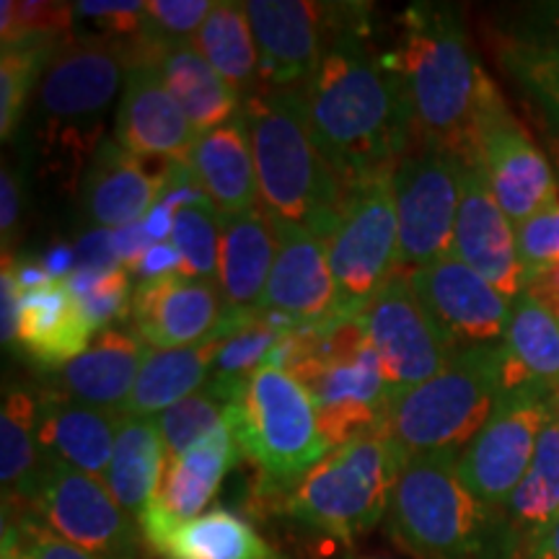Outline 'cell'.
<instances>
[{"instance_id":"obj_1","label":"cell","mask_w":559,"mask_h":559,"mask_svg":"<svg viewBox=\"0 0 559 559\" xmlns=\"http://www.w3.org/2000/svg\"><path fill=\"white\" fill-rule=\"evenodd\" d=\"M300 91L313 143L345 190L394 171L415 148L400 75L370 50L368 34L334 41Z\"/></svg>"},{"instance_id":"obj_2","label":"cell","mask_w":559,"mask_h":559,"mask_svg":"<svg viewBox=\"0 0 559 559\" xmlns=\"http://www.w3.org/2000/svg\"><path fill=\"white\" fill-rule=\"evenodd\" d=\"M383 62L400 75L415 148L477 160V120L489 75L481 70L461 13L449 3H412L402 37Z\"/></svg>"},{"instance_id":"obj_3","label":"cell","mask_w":559,"mask_h":559,"mask_svg":"<svg viewBox=\"0 0 559 559\" xmlns=\"http://www.w3.org/2000/svg\"><path fill=\"white\" fill-rule=\"evenodd\" d=\"M260 202L272 218L330 239L345 187L313 143L300 88H260L241 104Z\"/></svg>"},{"instance_id":"obj_4","label":"cell","mask_w":559,"mask_h":559,"mask_svg":"<svg viewBox=\"0 0 559 559\" xmlns=\"http://www.w3.org/2000/svg\"><path fill=\"white\" fill-rule=\"evenodd\" d=\"M386 521L391 539L415 559H513L506 513L474 498L459 456L404 461Z\"/></svg>"},{"instance_id":"obj_5","label":"cell","mask_w":559,"mask_h":559,"mask_svg":"<svg viewBox=\"0 0 559 559\" xmlns=\"http://www.w3.org/2000/svg\"><path fill=\"white\" fill-rule=\"evenodd\" d=\"M128 41L70 34L55 47L37 86L41 156L52 171L83 177L102 145V122L124 86Z\"/></svg>"},{"instance_id":"obj_6","label":"cell","mask_w":559,"mask_h":559,"mask_svg":"<svg viewBox=\"0 0 559 559\" xmlns=\"http://www.w3.org/2000/svg\"><path fill=\"white\" fill-rule=\"evenodd\" d=\"M506 394L502 345L466 347L436 379L404 391L383 419L402 459L461 456Z\"/></svg>"},{"instance_id":"obj_7","label":"cell","mask_w":559,"mask_h":559,"mask_svg":"<svg viewBox=\"0 0 559 559\" xmlns=\"http://www.w3.org/2000/svg\"><path fill=\"white\" fill-rule=\"evenodd\" d=\"M402 466V453L379 425L326 453L293 487L283 510L306 528L353 542L389 513Z\"/></svg>"},{"instance_id":"obj_8","label":"cell","mask_w":559,"mask_h":559,"mask_svg":"<svg viewBox=\"0 0 559 559\" xmlns=\"http://www.w3.org/2000/svg\"><path fill=\"white\" fill-rule=\"evenodd\" d=\"M241 453L260 469V495H283L332 451L319 428L309 391L285 373L262 366L249 376L241 400L230 404Z\"/></svg>"},{"instance_id":"obj_9","label":"cell","mask_w":559,"mask_h":559,"mask_svg":"<svg viewBox=\"0 0 559 559\" xmlns=\"http://www.w3.org/2000/svg\"><path fill=\"white\" fill-rule=\"evenodd\" d=\"M326 251L337 285V319H358L368 300L402 272L394 171L345 190Z\"/></svg>"},{"instance_id":"obj_10","label":"cell","mask_w":559,"mask_h":559,"mask_svg":"<svg viewBox=\"0 0 559 559\" xmlns=\"http://www.w3.org/2000/svg\"><path fill=\"white\" fill-rule=\"evenodd\" d=\"M368 3L251 0L260 88H304L326 50L345 34H368Z\"/></svg>"},{"instance_id":"obj_11","label":"cell","mask_w":559,"mask_h":559,"mask_svg":"<svg viewBox=\"0 0 559 559\" xmlns=\"http://www.w3.org/2000/svg\"><path fill=\"white\" fill-rule=\"evenodd\" d=\"M11 521H34L58 539L104 559H140V536L128 510L102 479L60 461L45 459L29 506Z\"/></svg>"},{"instance_id":"obj_12","label":"cell","mask_w":559,"mask_h":559,"mask_svg":"<svg viewBox=\"0 0 559 559\" xmlns=\"http://www.w3.org/2000/svg\"><path fill=\"white\" fill-rule=\"evenodd\" d=\"M559 391L539 383L508 389L487 425L459 456V474L474 498L502 510L526 477Z\"/></svg>"},{"instance_id":"obj_13","label":"cell","mask_w":559,"mask_h":559,"mask_svg":"<svg viewBox=\"0 0 559 559\" xmlns=\"http://www.w3.org/2000/svg\"><path fill=\"white\" fill-rule=\"evenodd\" d=\"M474 164L515 226L559 200L555 164L508 109L506 96L492 79L481 96Z\"/></svg>"},{"instance_id":"obj_14","label":"cell","mask_w":559,"mask_h":559,"mask_svg":"<svg viewBox=\"0 0 559 559\" xmlns=\"http://www.w3.org/2000/svg\"><path fill=\"white\" fill-rule=\"evenodd\" d=\"M466 164L451 153L412 148L394 169L400 270L415 272L453 251Z\"/></svg>"},{"instance_id":"obj_15","label":"cell","mask_w":559,"mask_h":559,"mask_svg":"<svg viewBox=\"0 0 559 559\" xmlns=\"http://www.w3.org/2000/svg\"><path fill=\"white\" fill-rule=\"evenodd\" d=\"M358 321L379 353L391 402L404 391L423 386L459 353L419 304L407 272H400L368 300Z\"/></svg>"},{"instance_id":"obj_16","label":"cell","mask_w":559,"mask_h":559,"mask_svg":"<svg viewBox=\"0 0 559 559\" xmlns=\"http://www.w3.org/2000/svg\"><path fill=\"white\" fill-rule=\"evenodd\" d=\"M419 304L456 349L502 345L513 300L459 257L409 272Z\"/></svg>"},{"instance_id":"obj_17","label":"cell","mask_w":559,"mask_h":559,"mask_svg":"<svg viewBox=\"0 0 559 559\" xmlns=\"http://www.w3.org/2000/svg\"><path fill=\"white\" fill-rule=\"evenodd\" d=\"M198 138L153 60L128 41V73L115 117L117 143L138 158L190 160Z\"/></svg>"},{"instance_id":"obj_18","label":"cell","mask_w":559,"mask_h":559,"mask_svg":"<svg viewBox=\"0 0 559 559\" xmlns=\"http://www.w3.org/2000/svg\"><path fill=\"white\" fill-rule=\"evenodd\" d=\"M317 407L319 428L332 451L360 432L383 425L391 407V391L376 347H360L353 358L311 368L296 379Z\"/></svg>"},{"instance_id":"obj_19","label":"cell","mask_w":559,"mask_h":559,"mask_svg":"<svg viewBox=\"0 0 559 559\" xmlns=\"http://www.w3.org/2000/svg\"><path fill=\"white\" fill-rule=\"evenodd\" d=\"M272 223L277 234V254L260 309L283 313L296 324L342 321L337 319V285L330 270L326 236L296 223L277 218Z\"/></svg>"},{"instance_id":"obj_20","label":"cell","mask_w":559,"mask_h":559,"mask_svg":"<svg viewBox=\"0 0 559 559\" xmlns=\"http://www.w3.org/2000/svg\"><path fill=\"white\" fill-rule=\"evenodd\" d=\"M241 456L228 407V415L218 428L198 440L187 453L169 459L156 498L138 519L143 539H156L164 531L202 515V510L210 506L226 474L239 464Z\"/></svg>"},{"instance_id":"obj_21","label":"cell","mask_w":559,"mask_h":559,"mask_svg":"<svg viewBox=\"0 0 559 559\" xmlns=\"http://www.w3.org/2000/svg\"><path fill=\"white\" fill-rule=\"evenodd\" d=\"M453 257L477 270L506 298L523 293V267L519 257L515 223L495 200L477 164H466L461 177V202L453 230Z\"/></svg>"},{"instance_id":"obj_22","label":"cell","mask_w":559,"mask_h":559,"mask_svg":"<svg viewBox=\"0 0 559 559\" xmlns=\"http://www.w3.org/2000/svg\"><path fill=\"white\" fill-rule=\"evenodd\" d=\"M223 313L218 283L169 275L135 285L130 326L151 349H179L213 337Z\"/></svg>"},{"instance_id":"obj_23","label":"cell","mask_w":559,"mask_h":559,"mask_svg":"<svg viewBox=\"0 0 559 559\" xmlns=\"http://www.w3.org/2000/svg\"><path fill=\"white\" fill-rule=\"evenodd\" d=\"M171 160L138 158L117 140L104 138L81 177L83 210L96 228L140 223L164 192Z\"/></svg>"},{"instance_id":"obj_24","label":"cell","mask_w":559,"mask_h":559,"mask_svg":"<svg viewBox=\"0 0 559 559\" xmlns=\"http://www.w3.org/2000/svg\"><path fill=\"white\" fill-rule=\"evenodd\" d=\"M122 415L88 407L47 386L39 394L37 438L41 456L104 479L115 453Z\"/></svg>"},{"instance_id":"obj_25","label":"cell","mask_w":559,"mask_h":559,"mask_svg":"<svg viewBox=\"0 0 559 559\" xmlns=\"http://www.w3.org/2000/svg\"><path fill=\"white\" fill-rule=\"evenodd\" d=\"M148 353L151 347L138 334L107 330L91 342L86 353L60 370L50 389L88 407L124 415Z\"/></svg>"},{"instance_id":"obj_26","label":"cell","mask_w":559,"mask_h":559,"mask_svg":"<svg viewBox=\"0 0 559 559\" xmlns=\"http://www.w3.org/2000/svg\"><path fill=\"white\" fill-rule=\"evenodd\" d=\"M94 326L66 280L21 296L19 347L41 370H62L91 347Z\"/></svg>"},{"instance_id":"obj_27","label":"cell","mask_w":559,"mask_h":559,"mask_svg":"<svg viewBox=\"0 0 559 559\" xmlns=\"http://www.w3.org/2000/svg\"><path fill=\"white\" fill-rule=\"evenodd\" d=\"M190 169L210 205L221 215H241L262 207L243 115L202 132L190 153Z\"/></svg>"},{"instance_id":"obj_28","label":"cell","mask_w":559,"mask_h":559,"mask_svg":"<svg viewBox=\"0 0 559 559\" xmlns=\"http://www.w3.org/2000/svg\"><path fill=\"white\" fill-rule=\"evenodd\" d=\"M275 254L277 234L267 210L223 215L218 290L226 309H260Z\"/></svg>"},{"instance_id":"obj_29","label":"cell","mask_w":559,"mask_h":559,"mask_svg":"<svg viewBox=\"0 0 559 559\" xmlns=\"http://www.w3.org/2000/svg\"><path fill=\"white\" fill-rule=\"evenodd\" d=\"M135 45L153 60L164 79L169 94L190 117L192 128L202 132L221 128L241 115V99L234 88L215 73V68L202 58L194 45H164L148 47L143 41Z\"/></svg>"},{"instance_id":"obj_30","label":"cell","mask_w":559,"mask_h":559,"mask_svg":"<svg viewBox=\"0 0 559 559\" xmlns=\"http://www.w3.org/2000/svg\"><path fill=\"white\" fill-rule=\"evenodd\" d=\"M169 453L156 417L122 415L104 485L130 515H143L164 481Z\"/></svg>"},{"instance_id":"obj_31","label":"cell","mask_w":559,"mask_h":559,"mask_svg":"<svg viewBox=\"0 0 559 559\" xmlns=\"http://www.w3.org/2000/svg\"><path fill=\"white\" fill-rule=\"evenodd\" d=\"M39 396L29 389L5 391L0 409V485H3V519L21 515L29 506L34 487L45 466L39 438Z\"/></svg>"},{"instance_id":"obj_32","label":"cell","mask_w":559,"mask_h":559,"mask_svg":"<svg viewBox=\"0 0 559 559\" xmlns=\"http://www.w3.org/2000/svg\"><path fill=\"white\" fill-rule=\"evenodd\" d=\"M508 521L513 555L539 542L559 521V394L544 425L534 461L526 477L515 487L513 498L502 508Z\"/></svg>"},{"instance_id":"obj_33","label":"cell","mask_w":559,"mask_h":559,"mask_svg":"<svg viewBox=\"0 0 559 559\" xmlns=\"http://www.w3.org/2000/svg\"><path fill=\"white\" fill-rule=\"evenodd\" d=\"M221 337H213L192 347L151 349L140 370L135 391H132L124 415L156 417L174 404L190 400L213 376V362L218 355Z\"/></svg>"},{"instance_id":"obj_34","label":"cell","mask_w":559,"mask_h":559,"mask_svg":"<svg viewBox=\"0 0 559 559\" xmlns=\"http://www.w3.org/2000/svg\"><path fill=\"white\" fill-rule=\"evenodd\" d=\"M502 353L506 391L523 383L559 391V319L528 293L513 298Z\"/></svg>"},{"instance_id":"obj_35","label":"cell","mask_w":559,"mask_h":559,"mask_svg":"<svg viewBox=\"0 0 559 559\" xmlns=\"http://www.w3.org/2000/svg\"><path fill=\"white\" fill-rule=\"evenodd\" d=\"M148 547L164 559H280L251 523L226 508L164 531Z\"/></svg>"},{"instance_id":"obj_36","label":"cell","mask_w":559,"mask_h":559,"mask_svg":"<svg viewBox=\"0 0 559 559\" xmlns=\"http://www.w3.org/2000/svg\"><path fill=\"white\" fill-rule=\"evenodd\" d=\"M194 47L241 102L260 91V55L251 34L247 3H213V11L194 37Z\"/></svg>"},{"instance_id":"obj_37","label":"cell","mask_w":559,"mask_h":559,"mask_svg":"<svg viewBox=\"0 0 559 559\" xmlns=\"http://www.w3.org/2000/svg\"><path fill=\"white\" fill-rule=\"evenodd\" d=\"M62 41V39H60ZM58 41H21L5 45L0 52V138L9 140L16 132L34 86L50 62Z\"/></svg>"},{"instance_id":"obj_38","label":"cell","mask_w":559,"mask_h":559,"mask_svg":"<svg viewBox=\"0 0 559 559\" xmlns=\"http://www.w3.org/2000/svg\"><path fill=\"white\" fill-rule=\"evenodd\" d=\"M498 58L523 94L547 115L551 128L559 130V50L502 37Z\"/></svg>"},{"instance_id":"obj_39","label":"cell","mask_w":559,"mask_h":559,"mask_svg":"<svg viewBox=\"0 0 559 559\" xmlns=\"http://www.w3.org/2000/svg\"><path fill=\"white\" fill-rule=\"evenodd\" d=\"M171 243L181 257L179 275L218 283L221 215L213 205L185 207L174 221Z\"/></svg>"},{"instance_id":"obj_40","label":"cell","mask_w":559,"mask_h":559,"mask_svg":"<svg viewBox=\"0 0 559 559\" xmlns=\"http://www.w3.org/2000/svg\"><path fill=\"white\" fill-rule=\"evenodd\" d=\"M228 407L230 404L223 400L218 391L205 383V389H200L190 400L174 404V407L156 415L169 459L187 453L198 440L218 428L228 415Z\"/></svg>"},{"instance_id":"obj_41","label":"cell","mask_w":559,"mask_h":559,"mask_svg":"<svg viewBox=\"0 0 559 559\" xmlns=\"http://www.w3.org/2000/svg\"><path fill=\"white\" fill-rule=\"evenodd\" d=\"M75 3L50 0H3L0 3V39L5 45L21 41H60L73 34Z\"/></svg>"},{"instance_id":"obj_42","label":"cell","mask_w":559,"mask_h":559,"mask_svg":"<svg viewBox=\"0 0 559 559\" xmlns=\"http://www.w3.org/2000/svg\"><path fill=\"white\" fill-rule=\"evenodd\" d=\"M66 283L73 290V296L81 300L86 319L94 326V332L115 330V321L130 319L132 309V272L128 267H120L107 275H94V272H73Z\"/></svg>"},{"instance_id":"obj_43","label":"cell","mask_w":559,"mask_h":559,"mask_svg":"<svg viewBox=\"0 0 559 559\" xmlns=\"http://www.w3.org/2000/svg\"><path fill=\"white\" fill-rule=\"evenodd\" d=\"M210 11V0H151L145 3L143 32L135 41L148 47L194 45Z\"/></svg>"},{"instance_id":"obj_44","label":"cell","mask_w":559,"mask_h":559,"mask_svg":"<svg viewBox=\"0 0 559 559\" xmlns=\"http://www.w3.org/2000/svg\"><path fill=\"white\" fill-rule=\"evenodd\" d=\"M3 557L9 559H104L37 526L34 521H3Z\"/></svg>"},{"instance_id":"obj_45","label":"cell","mask_w":559,"mask_h":559,"mask_svg":"<svg viewBox=\"0 0 559 559\" xmlns=\"http://www.w3.org/2000/svg\"><path fill=\"white\" fill-rule=\"evenodd\" d=\"M523 277L559 264V200L515 226ZM526 285V283H523Z\"/></svg>"},{"instance_id":"obj_46","label":"cell","mask_w":559,"mask_h":559,"mask_svg":"<svg viewBox=\"0 0 559 559\" xmlns=\"http://www.w3.org/2000/svg\"><path fill=\"white\" fill-rule=\"evenodd\" d=\"M75 16L88 19L99 26V37L115 41H135L143 32L145 3L140 0H81L75 3Z\"/></svg>"},{"instance_id":"obj_47","label":"cell","mask_w":559,"mask_h":559,"mask_svg":"<svg viewBox=\"0 0 559 559\" xmlns=\"http://www.w3.org/2000/svg\"><path fill=\"white\" fill-rule=\"evenodd\" d=\"M502 37L559 50V0H542V3L521 5L513 13L508 29L502 32Z\"/></svg>"},{"instance_id":"obj_48","label":"cell","mask_w":559,"mask_h":559,"mask_svg":"<svg viewBox=\"0 0 559 559\" xmlns=\"http://www.w3.org/2000/svg\"><path fill=\"white\" fill-rule=\"evenodd\" d=\"M120 257L115 249V234L109 228H94L81 236L75 243V272H94V275H107V272L120 270Z\"/></svg>"},{"instance_id":"obj_49","label":"cell","mask_w":559,"mask_h":559,"mask_svg":"<svg viewBox=\"0 0 559 559\" xmlns=\"http://www.w3.org/2000/svg\"><path fill=\"white\" fill-rule=\"evenodd\" d=\"M21 223V179L19 171L3 166L0 171V236H3V251L16 239Z\"/></svg>"},{"instance_id":"obj_50","label":"cell","mask_w":559,"mask_h":559,"mask_svg":"<svg viewBox=\"0 0 559 559\" xmlns=\"http://www.w3.org/2000/svg\"><path fill=\"white\" fill-rule=\"evenodd\" d=\"M181 270V257L174 243L160 241V243H151L148 251L140 257V262L132 267V277L138 283H151V280H160L169 275H179Z\"/></svg>"},{"instance_id":"obj_51","label":"cell","mask_w":559,"mask_h":559,"mask_svg":"<svg viewBox=\"0 0 559 559\" xmlns=\"http://www.w3.org/2000/svg\"><path fill=\"white\" fill-rule=\"evenodd\" d=\"M0 300H3V313H0V337L3 345H19V324H21V293L13 283L9 262L3 260V270H0Z\"/></svg>"},{"instance_id":"obj_52","label":"cell","mask_w":559,"mask_h":559,"mask_svg":"<svg viewBox=\"0 0 559 559\" xmlns=\"http://www.w3.org/2000/svg\"><path fill=\"white\" fill-rule=\"evenodd\" d=\"M111 234H115V249H117V257H120V264L132 272V267L140 262V257H143L153 243L151 236L145 234L143 221L115 228Z\"/></svg>"},{"instance_id":"obj_53","label":"cell","mask_w":559,"mask_h":559,"mask_svg":"<svg viewBox=\"0 0 559 559\" xmlns=\"http://www.w3.org/2000/svg\"><path fill=\"white\" fill-rule=\"evenodd\" d=\"M523 293L539 300L544 309L559 319V264H551V267H544L536 275H531L523 285Z\"/></svg>"},{"instance_id":"obj_54","label":"cell","mask_w":559,"mask_h":559,"mask_svg":"<svg viewBox=\"0 0 559 559\" xmlns=\"http://www.w3.org/2000/svg\"><path fill=\"white\" fill-rule=\"evenodd\" d=\"M3 260L9 262L13 283H16L21 296H26V293L39 290V288H45V285L55 283L45 264L37 260H13L9 251H3Z\"/></svg>"},{"instance_id":"obj_55","label":"cell","mask_w":559,"mask_h":559,"mask_svg":"<svg viewBox=\"0 0 559 559\" xmlns=\"http://www.w3.org/2000/svg\"><path fill=\"white\" fill-rule=\"evenodd\" d=\"M174 221H177V213L169 205H164V202H156V205L151 207V213L143 218V226H145V234L151 236L153 243H160L166 239H171L174 234Z\"/></svg>"},{"instance_id":"obj_56","label":"cell","mask_w":559,"mask_h":559,"mask_svg":"<svg viewBox=\"0 0 559 559\" xmlns=\"http://www.w3.org/2000/svg\"><path fill=\"white\" fill-rule=\"evenodd\" d=\"M41 264H45L52 280H68L75 272V247H70L66 241L52 243Z\"/></svg>"},{"instance_id":"obj_57","label":"cell","mask_w":559,"mask_h":559,"mask_svg":"<svg viewBox=\"0 0 559 559\" xmlns=\"http://www.w3.org/2000/svg\"><path fill=\"white\" fill-rule=\"evenodd\" d=\"M513 559H559V521L557 526L544 534L539 542H534L531 547H523L513 555Z\"/></svg>"},{"instance_id":"obj_58","label":"cell","mask_w":559,"mask_h":559,"mask_svg":"<svg viewBox=\"0 0 559 559\" xmlns=\"http://www.w3.org/2000/svg\"><path fill=\"white\" fill-rule=\"evenodd\" d=\"M544 148H547V156L551 158V164H555V171H557V179H559V130L557 128H544Z\"/></svg>"},{"instance_id":"obj_59","label":"cell","mask_w":559,"mask_h":559,"mask_svg":"<svg viewBox=\"0 0 559 559\" xmlns=\"http://www.w3.org/2000/svg\"><path fill=\"white\" fill-rule=\"evenodd\" d=\"M3 559H9V557H3Z\"/></svg>"}]
</instances>
